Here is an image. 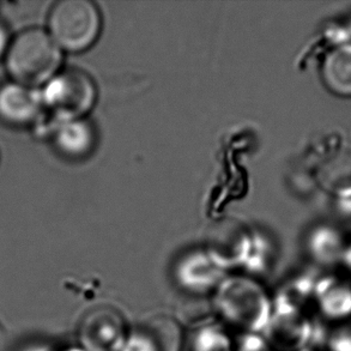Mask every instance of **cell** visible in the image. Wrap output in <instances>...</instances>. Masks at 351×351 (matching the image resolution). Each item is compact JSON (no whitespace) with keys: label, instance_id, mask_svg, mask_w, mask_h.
<instances>
[{"label":"cell","instance_id":"cell-13","mask_svg":"<svg viewBox=\"0 0 351 351\" xmlns=\"http://www.w3.org/2000/svg\"><path fill=\"white\" fill-rule=\"evenodd\" d=\"M219 320L195 328L187 342V351H234L237 336Z\"/></svg>","mask_w":351,"mask_h":351},{"label":"cell","instance_id":"cell-18","mask_svg":"<svg viewBox=\"0 0 351 351\" xmlns=\"http://www.w3.org/2000/svg\"><path fill=\"white\" fill-rule=\"evenodd\" d=\"M9 46V33H8V29H6L4 24L0 22V58L6 54Z\"/></svg>","mask_w":351,"mask_h":351},{"label":"cell","instance_id":"cell-17","mask_svg":"<svg viewBox=\"0 0 351 351\" xmlns=\"http://www.w3.org/2000/svg\"><path fill=\"white\" fill-rule=\"evenodd\" d=\"M324 347L328 351H351V325L335 328Z\"/></svg>","mask_w":351,"mask_h":351},{"label":"cell","instance_id":"cell-15","mask_svg":"<svg viewBox=\"0 0 351 351\" xmlns=\"http://www.w3.org/2000/svg\"><path fill=\"white\" fill-rule=\"evenodd\" d=\"M324 187L336 200L351 198V150L344 149L330 158L323 174Z\"/></svg>","mask_w":351,"mask_h":351},{"label":"cell","instance_id":"cell-9","mask_svg":"<svg viewBox=\"0 0 351 351\" xmlns=\"http://www.w3.org/2000/svg\"><path fill=\"white\" fill-rule=\"evenodd\" d=\"M43 108L41 95L16 82L0 86V119L12 126L36 121Z\"/></svg>","mask_w":351,"mask_h":351},{"label":"cell","instance_id":"cell-11","mask_svg":"<svg viewBox=\"0 0 351 351\" xmlns=\"http://www.w3.org/2000/svg\"><path fill=\"white\" fill-rule=\"evenodd\" d=\"M320 73L324 86L333 95L351 97V45L331 48L325 53Z\"/></svg>","mask_w":351,"mask_h":351},{"label":"cell","instance_id":"cell-2","mask_svg":"<svg viewBox=\"0 0 351 351\" xmlns=\"http://www.w3.org/2000/svg\"><path fill=\"white\" fill-rule=\"evenodd\" d=\"M62 49L43 29L30 28L10 43L5 65L10 76L22 86L47 84L62 64Z\"/></svg>","mask_w":351,"mask_h":351},{"label":"cell","instance_id":"cell-3","mask_svg":"<svg viewBox=\"0 0 351 351\" xmlns=\"http://www.w3.org/2000/svg\"><path fill=\"white\" fill-rule=\"evenodd\" d=\"M101 14L89 0H62L48 19L49 35L60 49L82 52L94 45L101 32Z\"/></svg>","mask_w":351,"mask_h":351},{"label":"cell","instance_id":"cell-21","mask_svg":"<svg viewBox=\"0 0 351 351\" xmlns=\"http://www.w3.org/2000/svg\"><path fill=\"white\" fill-rule=\"evenodd\" d=\"M343 23L344 25L347 27L348 33H349V38H350V43H351V16L349 19H346V21H343Z\"/></svg>","mask_w":351,"mask_h":351},{"label":"cell","instance_id":"cell-4","mask_svg":"<svg viewBox=\"0 0 351 351\" xmlns=\"http://www.w3.org/2000/svg\"><path fill=\"white\" fill-rule=\"evenodd\" d=\"M133 324L113 304L89 309L77 328L78 347L84 351H123Z\"/></svg>","mask_w":351,"mask_h":351},{"label":"cell","instance_id":"cell-16","mask_svg":"<svg viewBox=\"0 0 351 351\" xmlns=\"http://www.w3.org/2000/svg\"><path fill=\"white\" fill-rule=\"evenodd\" d=\"M234 351H275L263 335H240L235 339Z\"/></svg>","mask_w":351,"mask_h":351},{"label":"cell","instance_id":"cell-22","mask_svg":"<svg viewBox=\"0 0 351 351\" xmlns=\"http://www.w3.org/2000/svg\"><path fill=\"white\" fill-rule=\"evenodd\" d=\"M62 351H84V350H82L81 348H80V347H72V348H69V349H65V350H62Z\"/></svg>","mask_w":351,"mask_h":351},{"label":"cell","instance_id":"cell-5","mask_svg":"<svg viewBox=\"0 0 351 351\" xmlns=\"http://www.w3.org/2000/svg\"><path fill=\"white\" fill-rule=\"evenodd\" d=\"M95 100V88L90 78L78 70L56 75L41 94L43 107L62 123L76 120L90 110Z\"/></svg>","mask_w":351,"mask_h":351},{"label":"cell","instance_id":"cell-20","mask_svg":"<svg viewBox=\"0 0 351 351\" xmlns=\"http://www.w3.org/2000/svg\"><path fill=\"white\" fill-rule=\"evenodd\" d=\"M300 351H328V349L325 347H322V346H318V344H311L309 347L304 348L302 350Z\"/></svg>","mask_w":351,"mask_h":351},{"label":"cell","instance_id":"cell-1","mask_svg":"<svg viewBox=\"0 0 351 351\" xmlns=\"http://www.w3.org/2000/svg\"><path fill=\"white\" fill-rule=\"evenodd\" d=\"M217 320L237 336L263 335L271 313L272 295L248 275H228L213 294Z\"/></svg>","mask_w":351,"mask_h":351},{"label":"cell","instance_id":"cell-7","mask_svg":"<svg viewBox=\"0 0 351 351\" xmlns=\"http://www.w3.org/2000/svg\"><path fill=\"white\" fill-rule=\"evenodd\" d=\"M185 335L180 323L167 314H155L133 324L123 351H182Z\"/></svg>","mask_w":351,"mask_h":351},{"label":"cell","instance_id":"cell-6","mask_svg":"<svg viewBox=\"0 0 351 351\" xmlns=\"http://www.w3.org/2000/svg\"><path fill=\"white\" fill-rule=\"evenodd\" d=\"M315 326L309 311L272 306L263 336L275 351H300L313 344Z\"/></svg>","mask_w":351,"mask_h":351},{"label":"cell","instance_id":"cell-12","mask_svg":"<svg viewBox=\"0 0 351 351\" xmlns=\"http://www.w3.org/2000/svg\"><path fill=\"white\" fill-rule=\"evenodd\" d=\"M348 240L339 229L324 224L314 229L308 241L309 253L318 265L324 267L342 264Z\"/></svg>","mask_w":351,"mask_h":351},{"label":"cell","instance_id":"cell-10","mask_svg":"<svg viewBox=\"0 0 351 351\" xmlns=\"http://www.w3.org/2000/svg\"><path fill=\"white\" fill-rule=\"evenodd\" d=\"M313 306L328 322H342L351 317V285L335 276L315 282Z\"/></svg>","mask_w":351,"mask_h":351},{"label":"cell","instance_id":"cell-19","mask_svg":"<svg viewBox=\"0 0 351 351\" xmlns=\"http://www.w3.org/2000/svg\"><path fill=\"white\" fill-rule=\"evenodd\" d=\"M342 264L351 272V240H348L346 252H344V256H343Z\"/></svg>","mask_w":351,"mask_h":351},{"label":"cell","instance_id":"cell-14","mask_svg":"<svg viewBox=\"0 0 351 351\" xmlns=\"http://www.w3.org/2000/svg\"><path fill=\"white\" fill-rule=\"evenodd\" d=\"M54 142L59 152L67 156H80L88 152L93 142L90 126L76 119L59 123L56 128Z\"/></svg>","mask_w":351,"mask_h":351},{"label":"cell","instance_id":"cell-8","mask_svg":"<svg viewBox=\"0 0 351 351\" xmlns=\"http://www.w3.org/2000/svg\"><path fill=\"white\" fill-rule=\"evenodd\" d=\"M227 276L214 256L204 253L185 258L176 266L174 274L178 288L193 296H213Z\"/></svg>","mask_w":351,"mask_h":351}]
</instances>
